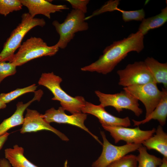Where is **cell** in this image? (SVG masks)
Masks as SVG:
<instances>
[{
    "instance_id": "obj_9",
    "label": "cell",
    "mask_w": 167,
    "mask_h": 167,
    "mask_svg": "<svg viewBox=\"0 0 167 167\" xmlns=\"http://www.w3.org/2000/svg\"><path fill=\"white\" fill-rule=\"evenodd\" d=\"M101 134L103 142L102 151L98 159L92 163V167H106L128 153L138 150L142 145V144H126L115 146L108 141L104 131H101Z\"/></svg>"
},
{
    "instance_id": "obj_32",
    "label": "cell",
    "mask_w": 167,
    "mask_h": 167,
    "mask_svg": "<svg viewBox=\"0 0 167 167\" xmlns=\"http://www.w3.org/2000/svg\"><path fill=\"white\" fill-rule=\"evenodd\" d=\"M63 167H68V161L67 160H66L65 161Z\"/></svg>"
},
{
    "instance_id": "obj_11",
    "label": "cell",
    "mask_w": 167,
    "mask_h": 167,
    "mask_svg": "<svg viewBox=\"0 0 167 167\" xmlns=\"http://www.w3.org/2000/svg\"><path fill=\"white\" fill-rule=\"evenodd\" d=\"M41 116L47 122H56L59 123L68 124L77 126L87 132L101 145L102 143L97 136L92 133L86 127L84 122L87 118V114L82 112L68 115L61 107L56 109L51 108L47 110Z\"/></svg>"
},
{
    "instance_id": "obj_14",
    "label": "cell",
    "mask_w": 167,
    "mask_h": 167,
    "mask_svg": "<svg viewBox=\"0 0 167 167\" xmlns=\"http://www.w3.org/2000/svg\"><path fill=\"white\" fill-rule=\"evenodd\" d=\"M34 92L33 98L27 103L24 104L22 101L18 102L14 113L0 124V136L7 132L11 128L23 124L24 121L23 114L25 110L33 102L35 101H39L43 94V92L41 89Z\"/></svg>"
},
{
    "instance_id": "obj_3",
    "label": "cell",
    "mask_w": 167,
    "mask_h": 167,
    "mask_svg": "<svg viewBox=\"0 0 167 167\" xmlns=\"http://www.w3.org/2000/svg\"><path fill=\"white\" fill-rule=\"evenodd\" d=\"M21 18V22L12 31L4 44L0 53V62H9L15 51L21 46L22 41L27 33L34 27H43L46 24L43 18H33L28 13H23Z\"/></svg>"
},
{
    "instance_id": "obj_2",
    "label": "cell",
    "mask_w": 167,
    "mask_h": 167,
    "mask_svg": "<svg viewBox=\"0 0 167 167\" xmlns=\"http://www.w3.org/2000/svg\"><path fill=\"white\" fill-rule=\"evenodd\" d=\"M62 81L61 77L53 72L44 73L42 74L38 84L49 89L54 96L51 99L59 101L65 110L72 114L82 112L86 101L85 99L82 96L73 97L68 94L60 86Z\"/></svg>"
},
{
    "instance_id": "obj_18",
    "label": "cell",
    "mask_w": 167,
    "mask_h": 167,
    "mask_svg": "<svg viewBox=\"0 0 167 167\" xmlns=\"http://www.w3.org/2000/svg\"><path fill=\"white\" fill-rule=\"evenodd\" d=\"M24 148L17 144L5 150V158L13 167H38L25 157Z\"/></svg>"
},
{
    "instance_id": "obj_20",
    "label": "cell",
    "mask_w": 167,
    "mask_h": 167,
    "mask_svg": "<svg viewBox=\"0 0 167 167\" xmlns=\"http://www.w3.org/2000/svg\"><path fill=\"white\" fill-rule=\"evenodd\" d=\"M167 21V7L162 9L159 14L151 17L144 18L139 26L138 31L144 35L150 30L159 28Z\"/></svg>"
},
{
    "instance_id": "obj_21",
    "label": "cell",
    "mask_w": 167,
    "mask_h": 167,
    "mask_svg": "<svg viewBox=\"0 0 167 167\" xmlns=\"http://www.w3.org/2000/svg\"><path fill=\"white\" fill-rule=\"evenodd\" d=\"M139 154L137 156V167H158L162 163V159L149 154L146 148L142 145L138 150Z\"/></svg>"
},
{
    "instance_id": "obj_4",
    "label": "cell",
    "mask_w": 167,
    "mask_h": 167,
    "mask_svg": "<svg viewBox=\"0 0 167 167\" xmlns=\"http://www.w3.org/2000/svg\"><path fill=\"white\" fill-rule=\"evenodd\" d=\"M59 49L56 45L48 46L41 38L32 36L21 45L9 62L16 66H20L35 58L53 56Z\"/></svg>"
},
{
    "instance_id": "obj_31",
    "label": "cell",
    "mask_w": 167,
    "mask_h": 167,
    "mask_svg": "<svg viewBox=\"0 0 167 167\" xmlns=\"http://www.w3.org/2000/svg\"><path fill=\"white\" fill-rule=\"evenodd\" d=\"M6 106V104L0 100V109H4Z\"/></svg>"
},
{
    "instance_id": "obj_6",
    "label": "cell",
    "mask_w": 167,
    "mask_h": 167,
    "mask_svg": "<svg viewBox=\"0 0 167 167\" xmlns=\"http://www.w3.org/2000/svg\"><path fill=\"white\" fill-rule=\"evenodd\" d=\"M123 89L143 104L146 109L145 118L158 105L163 94V91L159 90L155 82L134 85L124 87Z\"/></svg>"
},
{
    "instance_id": "obj_29",
    "label": "cell",
    "mask_w": 167,
    "mask_h": 167,
    "mask_svg": "<svg viewBox=\"0 0 167 167\" xmlns=\"http://www.w3.org/2000/svg\"><path fill=\"white\" fill-rule=\"evenodd\" d=\"M0 167H11V165L6 158L0 159Z\"/></svg>"
},
{
    "instance_id": "obj_15",
    "label": "cell",
    "mask_w": 167,
    "mask_h": 167,
    "mask_svg": "<svg viewBox=\"0 0 167 167\" xmlns=\"http://www.w3.org/2000/svg\"><path fill=\"white\" fill-rule=\"evenodd\" d=\"M23 6L28 8V13L33 18L38 14H41L50 18V14L62 11L69 8L65 5H55L50 1L45 0H19Z\"/></svg>"
},
{
    "instance_id": "obj_7",
    "label": "cell",
    "mask_w": 167,
    "mask_h": 167,
    "mask_svg": "<svg viewBox=\"0 0 167 167\" xmlns=\"http://www.w3.org/2000/svg\"><path fill=\"white\" fill-rule=\"evenodd\" d=\"M95 93L99 98L100 105L104 108L113 107L119 113L123 109H127L138 117L143 113V110L139 107V101L124 90L114 94H106L98 90L95 91Z\"/></svg>"
},
{
    "instance_id": "obj_16",
    "label": "cell",
    "mask_w": 167,
    "mask_h": 167,
    "mask_svg": "<svg viewBox=\"0 0 167 167\" xmlns=\"http://www.w3.org/2000/svg\"><path fill=\"white\" fill-rule=\"evenodd\" d=\"M163 94L161 99L154 110L143 120L137 121L134 119L132 121L134 126H138L140 124H144L152 119L157 120L160 125L164 126L166 123L167 116V90L162 88Z\"/></svg>"
},
{
    "instance_id": "obj_22",
    "label": "cell",
    "mask_w": 167,
    "mask_h": 167,
    "mask_svg": "<svg viewBox=\"0 0 167 167\" xmlns=\"http://www.w3.org/2000/svg\"><path fill=\"white\" fill-rule=\"evenodd\" d=\"M119 4L118 0L112 1L109 11L117 10L121 12L124 21L127 22L133 20L142 21L144 18L145 12L143 9L135 11H124L118 7Z\"/></svg>"
},
{
    "instance_id": "obj_19",
    "label": "cell",
    "mask_w": 167,
    "mask_h": 167,
    "mask_svg": "<svg viewBox=\"0 0 167 167\" xmlns=\"http://www.w3.org/2000/svg\"><path fill=\"white\" fill-rule=\"evenodd\" d=\"M155 82L162 84L167 89V63L159 62L152 57H148L144 61Z\"/></svg>"
},
{
    "instance_id": "obj_30",
    "label": "cell",
    "mask_w": 167,
    "mask_h": 167,
    "mask_svg": "<svg viewBox=\"0 0 167 167\" xmlns=\"http://www.w3.org/2000/svg\"><path fill=\"white\" fill-rule=\"evenodd\" d=\"M159 167H167V158L163 157L162 159V163Z\"/></svg>"
},
{
    "instance_id": "obj_17",
    "label": "cell",
    "mask_w": 167,
    "mask_h": 167,
    "mask_svg": "<svg viewBox=\"0 0 167 167\" xmlns=\"http://www.w3.org/2000/svg\"><path fill=\"white\" fill-rule=\"evenodd\" d=\"M155 132V135L144 141L142 144L147 149L155 150L167 158V134L160 125Z\"/></svg>"
},
{
    "instance_id": "obj_10",
    "label": "cell",
    "mask_w": 167,
    "mask_h": 167,
    "mask_svg": "<svg viewBox=\"0 0 167 167\" xmlns=\"http://www.w3.org/2000/svg\"><path fill=\"white\" fill-rule=\"evenodd\" d=\"M102 126L110 133L115 143L123 140L126 144H142L144 141L153 135L156 130L153 128L150 130H142L139 126L131 128L122 126Z\"/></svg>"
},
{
    "instance_id": "obj_12",
    "label": "cell",
    "mask_w": 167,
    "mask_h": 167,
    "mask_svg": "<svg viewBox=\"0 0 167 167\" xmlns=\"http://www.w3.org/2000/svg\"><path fill=\"white\" fill-rule=\"evenodd\" d=\"M43 130H48L54 132L63 141L69 140L65 135L47 122L37 110L27 108L24 122L20 130V133L24 134Z\"/></svg>"
},
{
    "instance_id": "obj_26",
    "label": "cell",
    "mask_w": 167,
    "mask_h": 167,
    "mask_svg": "<svg viewBox=\"0 0 167 167\" xmlns=\"http://www.w3.org/2000/svg\"><path fill=\"white\" fill-rule=\"evenodd\" d=\"M16 66L11 63L0 62V83L6 77L15 74Z\"/></svg>"
},
{
    "instance_id": "obj_13",
    "label": "cell",
    "mask_w": 167,
    "mask_h": 167,
    "mask_svg": "<svg viewBox=\"0 0 167 167\" xmlns=\"http://www.w3.org/2000/svg\"><path fill=\"white\" fill-rule=\"evenodd\" d=\"M81 112L84 113L92 114L96 117L102 126L127 127L131 125V121L128 117L121 118L113 115L107 112L105 108L100 105H95L86 101Z\"/></svg>"
},
{
    "instance_id": "obj_27",
    "label": "cell",
    "mask_w": 167,
    "mask_h": 167,
    "mask_svg": "<svg viewBox=\"0 0 167 167\" xmlns=\"http://www.w3.org/2000/svg\"><path fill=\"white\" fill-rule=\"evenodd\" d=\"M71 5L73 9L79 10L85 14L87 12V5L88 0H67Z\"/></svg>"
},
{
    "instance_id": "obj_25",
    "label": "cell",
    "mask_w": 167,
    "mask_h": 167,
    "mask_svg": "<svg viewBox=\"0 0 167 167\" xmlns=\"http://www.w3.org/2000/svg\"><path fill=\"white\" fill-rule=\"evenodd\" d=\"M137 156L130 154L122 156L111 163L106 167H137Z\"/></svg>"
},
{
    "instance_id": "obj_23",
    "label": "cell",
    "mask_w": 167,
    "mask_h": 167,
    "mask_svg": "<svg viewBox=\"0 0 167 167\" xmlns=\"http://www.w3.org/2000/svg\"><path fill=\"white\" fill-rule=\"evenodd\" d=\"M37 86L35 84L23 88H18L8 93H2L0 94V100L6 104L25 93L34 92Z\"/></svg>"
},
{
    "instance_id": "obj_1",
    "label": "cell",
    "mask_w": 167,
    "mask_h": 167,
    "mask_svg": "<svg viewBox=\"0 0 167 167\" xmlns=\"http://www.w3.org/2000/svg\"><path fill=\"white\" fill-rule=\"evenodd\" d=\"M144 36L138 31L131 34L127 38L113 42L104 49L103 54L98 60L81 68V70L104 75L109 73L129 52L135 51L139 53L143 50L144 48Z\"/></svg>"
},
{
    "instance_id": "obj_24",
    "label": "cell",
    "mask_w": 167,
    "mask_h": 167,
    "mask_svg": "<svg viewBox=\"0 0 167 167\" xmlns=\"http://www.w3.org/2000/svg\"><path fill=\"white\" fill-rule=\"evenodd\" d=\"M23 6L19 0H0V15L6 16L11 12L20 10Z\"/></svg>"
},
{
    "instance_id": "obj_8",
    "label": "cell",
    "mask_w": 167,
    "mask_h": 167,
    "mask_svg": "<svg viewBox=\"0 0 167 167\" xmlns=\"http://www.w3.org/2000/svg\"><path fill=\"white\" fill-rule=\"evenodd\" d=\"M117 73L119 78L118 84L124 87L155 82L144 61L128 64L124 69L118 70Z\"/></svg>"
},
{
    "instance_id": "obj_28",
    "label": "cell",
    "mask_w": 167,
    "mask_h": 167,
    "mask_svg": "<svg viewBox=\"0 0 167 167\" xmlns=\"http://www.w3.org/2000/svg\"><path fill=\"white\" fill-rule=\"evenodd\" d=\"M10 134L7 132L0 136V150L2 148L4 144L7 140Z\"/></svg>"
},
{
    "instance_id": "obj_5",
    "label": "cell",
    "mask_w": 167,
    "mask_h": 167,
    "mask_svg": "<svg viewBox=\"0 0 167 167\" xmlns=\"http://www.w3.org/2000/svg\"><path fill=\"white\" fill-rule=\"evenodd\" d=\"M85 14L77 10L72 9L64 22L60 23L54 20L52 24L59 35V39L55 44L59 48L64 49L74 38L76 33L87 30L88 24L85 21Z\"/></svg>"
}]
</instances>
